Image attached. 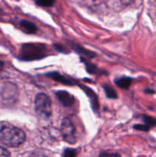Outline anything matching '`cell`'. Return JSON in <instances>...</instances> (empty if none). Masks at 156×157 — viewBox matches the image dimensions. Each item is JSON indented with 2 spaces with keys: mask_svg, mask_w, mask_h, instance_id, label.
Listing matches in <instances>:
<instances>
[{
  "mask_svg": "<svg viewBox=\"0 0 156 157\" xmlns=\"http://www.w3.org/2000/svg\"><path fill=\"white\" fill-rule=\"evenodd\" d=\"M22 130L6 121H0V143L9 147H18L25 141Z\"/></svg>",
  "mask_w": 156,
  "mask_h": 157,
  "instance_id": "1",
  "label": "cell"
},
{
  "mask_svg": "<svg viewBox=\"0 0 156 157\" xmlns=\"http://www.w3.org/2000/svg\"><path fill=\"white\" fill-rule=\"evenodd\" d=\"M47 48L44 44L38 43H28L21 46L19 57L24 61H34L45 58Z\"/></svg>",
  "mask_w": 156,
  "mask_h": 157,
  "instance_id": "2",
  "label": "cell"
},
{
  "mask_svg": "<svg viewBox=\"0 0 156 157\" xmlns=\"http://www.w3.org/2000/svg\"><path fill=\"white\" fill-rule=\"evenodd\" d=\"M35 109L37 114L42 119H47L52 114L50 98L45 94H38L35 100Z\"/></svg>",
  "mask_w": 156,
  "mask_h": 157,
  "instance_id": "3",
  "label": "cell"
},
{
  "mask_svg": "<svg viewBox=\"0 0 156 157\" xmlns=\"http://www.w3.org/2000/svg\"><path fill=\"white\" fill-rule=\"evenodd\" d=\"M61 133L65 142L74 144L76 141V128L73 121L70 118H64L61 122Z\"/></svg>",
  "mask_w": 156,
  "mask_h": 157,
  "instance_id": "4",
  "label": "cell"
},
{
  "mask_svg": "<svg viewBox=\"0 0 156 157\" xmlns=\"http://www.w3.org/2000/svg\"><path fill=\"white\" fill-rule=\"evenodd\" d=\"M55 94H56V97L58 101L61 103L64 107H71L74 103V98L73 95L65 90H58Z\"/></svg>",
  "mask_w": 156,
  "mask_h": 157,
  "instance_id": "5",
  "label": "cell"
},
{
  "mask_svg": "<svg viewBox=\"0 0 156 157\" xmlns=\"http://www.w3.org/2000/svg\"><path fill=\"white\" fill-rule=\"evenodd\" d=\"M46 75H47L48 78L53 79L54 81H58V82L61 83V84H66V85H73V84H74V81H73V80L69 79V78L63 76L62 75L58 73V72H50V73L47 74Z\"/></svg>",
  "mask_w": 156,
  "mask_h": 157,
  "instance_id": "6",
  "label": "cell"
},
{
  "mask_svg": "<svg viewBox=\"0 0 156 157\" xmlns=\"http://www.w3.org/2000/svg\"><path fill=\"white\" fill-rule=\"evenodd\" d=\"M83 89H84V91L87 94V95L90 99V103H91L92 108H93L94 110H97L98 109H99V101H98V98L96 94H95L91 89L86 87V86L83 87Z\"/></svg>",
  "mask_w": 156,
  "mask_h": 157,
  "instance_id": "7",
  "label": "cell"
},
{
  "mask_svg": "<svg viewBox=\"0 0 156 157\" xmlns=\"http://www.w3.org/2000/svg\"><path fill=\"white\" fill-rule=\"evenodd\" d=\"M20 27L23 32L27 34H35L37 32V27L34 23L28 20H21L19 22Z\"/></svg>",
  "mask_w": 156,
  "mask_h": 157,
  "instance_id": "8",
  "label": "cell"
},
{
  "mask_svg": "<svg viewBox=\"0 0 156 157\" xmlns=\"http://www.w3.org/2000/svg\"><path fill=\"white\" fill-rule=\"evenodd\" d=\"M132 81V79L128 77H122V78H119L115 80V83L116 84V85L120 88L125 89V90L130 87Z\"/></svg>",
  "mask_w": 156,
  "mask_h": 157,
  "instance_id": "9",
  "label": "cell"
},
{
  "mask_svg": "<svg viewBox=\"0 0 156 157\" xmlns=\"http://www.w3.org/2000/svg\"><path fill=\"white\" fill-rule=\"evenodd\" d=\"M70 45H71V47L73 48L74 49L76 52H77L78 53L82 54V55H85V56L88 57V58H93V57L95 56V53H93V52L87 50V49L83 48L80 47V45H77V44H73V43H71V44H70Z\"/></svg>",
  "mask_w": 156,
  "mask_h": 157,
  "instance_id": "10",
  "label": "cell"
},
{
  "mask_svg": "<svg viewBox=\"0 0 156 157\" xmlns=\"http://www.w3.org/2000/svg\"><path fill=\"white\" fill-rule=\"evenodd\" d=\"M103 89L107 98H110V99H116L117 98V93H116V90L111 86L106 84V85L103 86Z\"/></svg>",
  "mask_w": 156,
  "mask_h": 157,
  "instance_id": "11",
  "label": "cell"
},
{
  "mask_svg": "<svg viewBox=\"0 0 156 157\" xmlns=\"http://www.w3.org/2000/svg\"><path fill=\"white\" fill-rule=\"evenodd\" d=\"M143 121L145 125L149 127L150 128L154 126H156V119L149 116H143Z\"/></svg>",
  "mask_w": 156,
  "mask_h": 157,
  "instance_id": "12",
  "label": "cell"
},
{
  "mask_svg": "<svg viewBox=\"0 0 156 157\" xmlns=\"http://www.w3.org/2000/svg\"><path fill=\"white\" fill-rule=\"evenodd\" d=\"M55 0H37L36 3L42 7H50L54 4Z\"/></svg>",
  "mask_w": 156,
  "mask_h": 157,
  "instance_id": "13",
  "label": "cell"
},
{
  "mask_svg": "<svg viewBox=\"0 0 156 157\" xmlns=\"http://www.w3.org/2000/svg\"><path fill=\"white\" fill-rule=\"evenodd\" d=\"M76 150L74 149L67 148L64 150L63 157H76Z\"/></svg>",
  "mask_w": 156,
  "mask_h": 157,
  "instance_id": "14",
  "label": "cell"
},
{
  "mask_svg": "<svg viewBox=\"0 0 156 157\" xmlns=\"http://www.w3.org/2000/svg\"><path fill=\"white\" fill-rule=\"evenodd\" d=\"M85 65H86V67H87V70L89 71V73H91V74L97 73L98 71L97 67H95V65L92 64L91 63H87L85 61Z\"/></svg>",
  "mask_w": 156,
  "mask_h": 157,
  "instance_id": "15",
  "label": "cell"
},
{
  "mask_svg": "<svg viewBox=\"0 0 156 157\" xmlns=\"http://www.w3.org/2000/svg\"><path fill=\"white\" fill-rule=\"evenodd\" d=\"M134 128L136 130H141V131H148L150 130V127H148L147 125L144 124H137V125L134 126Z\"/></svg>",
  "mask_w": 156,
  "mask_h": 157,
  "instance_id": "16",
  "label": "cell"
},
{
  "mask_svg": "<svg viewBox=\"0 0 156 157\" xmlns=\"http://www.w3.org/2000/svg\"><path fill=\"white\" fill-rule=\"evenodd\" d=\"M99 157H119V154L114 153H110V152L103 151L99 154Z\"/></svg>",
  "mask_w": 156,
  "mask_h": 157,
  "instance_id": "17",
  "label": "cell"
},
{
  "mask_svg": "<svg viewBox=\"0 0 156 157\" xmlns=\"http://www.w3.org/2000/svg\"><path fill=\"white\" fill-rule=\"evenodd\" d=\"M0 157H10V153L9 150L0 146Z\"/></svg>",
  "mask_w": 156,
  "mask_h": 157,
  "instance_id": "18",
  "label": "cell"
},
{
  "mask_svg": "<svg viewBox=\"0 0 156 157\" xmlns=\"http://www.w3.org/2000/svg\"><path fill=\"white\" fill-rule=\"evenodd\" d=\"M30 157H48V156H47L46 155L43 154V153H37L36 152V153H34Z\"/></svg>",
  "mask_w": 156,
  "mask_h": 157,
  "instance_id": "19",
  "label": "cell"
},
{
  "mask_svg": "<svg viewBox=\"0 0 156 157\" xmlns=\"http://www.w3.org/2000/svg\"><path fill=\"white\" fill-rule=\"evenodd\" d=\"M120 2H122V4L125 5V6H128L132 2L133 0H120Z\"/></svg>",
  "mask_w": 156,
  "mask_h": 157,
  "instance_id": "20",
  "label": "cell"
},
{
  "mask_svg": "<svg viewBox=\"0 0 156 157\" xmlns=\"http://www.w3.org/2000/svg\"><path fill=\"white\" fill-rule=\"evenodd\" d=\"M3 67H4V63H3L2 61H0V71L2 70Z\"/></svg>",
  "mask_w": 156,
  "mask_h": 157,
  "instance_id": "21",
  "label": "cell"
}]
</instances>
